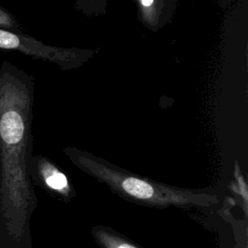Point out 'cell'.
<instances>
[{
  "label": "cell",
  "instance_id": "obj_6",
  "mask_svg": "<svg viewBox=\"0 0 248 248\" xmlns=\"http://www.w3.org/2000/svg\"><path fill=\"white\" fill-rule=\"evenodd\" d=\"M112 248H135V247L127 243H117V244H113Z\"/></svg>",
  "mask_w": 248,
  "mask_h": 248
},
{
  "label": "cell",
  "instance_id": "obj_4",
  "mask_svg": "<svg viewBox=\"0 0 248 248\" xmlns=\"http://www.w3.org/2000/svg\"><path fill=\"white\" fill-rule=\"evenodd\" d=\"M0 28L17 31L19 29V25L14 16L10 14L5 8L0 6Z\"/></svg>",
  "mask_w": 248,
  "mask_h": 248
},
{
  "label": "cell",
  "instance_id": "obj_3",
  "mask_svg": "<svg viewBox=\"0 0 248 248\" xmlns=\"http://www.w3.org/2000/svg\"><path fill=\"white\" fill-rule=\"evenodd\" d=\"M121 184L124 191L135 198L146 200L154 197V188L143 180L135 177H127Z\"/></svg>",
  "mask_w": 248,
  "mask_h": 248
},
{
  "label": "cell",
  "instance_id": "obj_7",
  "mask_svg": "<svg viewBox=\"0 0 248 248\" xmlns=\"http://www.w3.org/2000/svg\"><path fill=\"white\" fill-rule=\"evenodd\" d=\"M141 5L144 6V7H149L152 3H153V0H140Z\"/></svg>",
  "mask_w": 248,
  "mask_h": 248
},
{
  "label": "cell",
  "instance_id": "obj_2",
  "mask_svg": "<svg viewBox=\"0 0 248 248\" xmlns=\"http://www.w3.org/2000/svg\"><path fill=\"white\" fill-rule=\"evenodd\" d=\"M24 132L23 119L16 109H7L0 118V135L8 144H16L22 139Z\"/></svg>",
  "mask_w": 248,
  "mask_h": 248
},
{
  "label": "cell",
  "instance_id": "obj_1",
  "mask_svg": "<svg viewBox=\"0 0 248 248\" xmlns=\"http://www.w3.org/2000/svg\"><path fill=\"white\" fill-rule=\"evenodd\" d=\"M0 49L19 50L26 54L45 55V48L32 39L24 37L16 31L0 28Z\"/></svg>",
  "mask_w": 248,
  "mask_h": 248
},
{
  "label": "cell",
  "instance_id": "obj_5",
  "mask_svg": "<svg viewBox=\"0 0 248 248\" xmlns=\"http://www.w3.org/2000/svg\"><path fill=\"white\" fill-rule=\"evenodd\" d=\"M46 184L55 190H63L67 187L68 182L66 176L58 171H53L46 177Z\"/></svg>",
  "mask_w": 248,
  "mask_h": 248
}]
</instances>
